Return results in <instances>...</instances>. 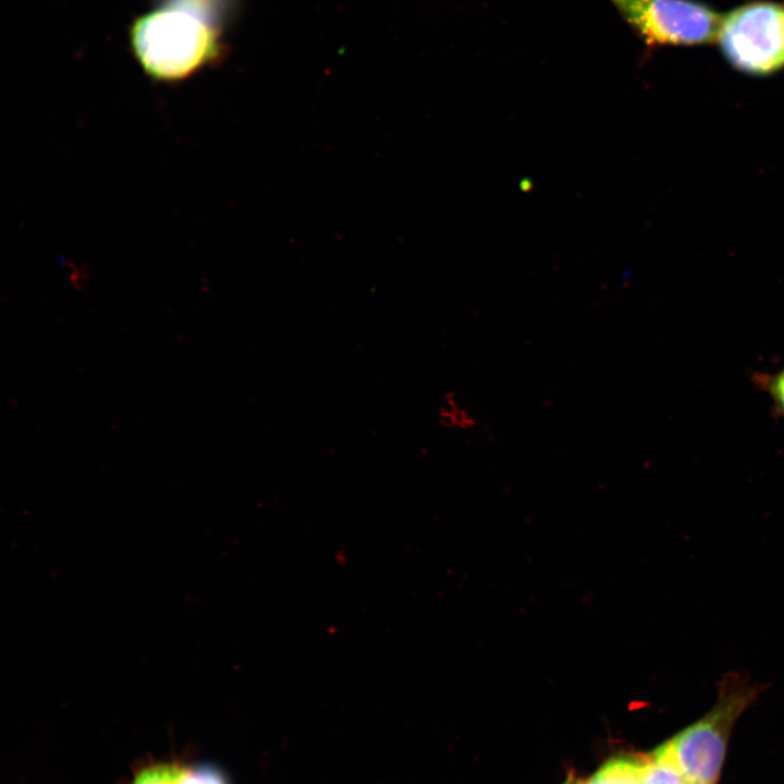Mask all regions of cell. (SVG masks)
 Wrapping results in <instances>:
<instances>
[{
	"label": "cell",
	"mask_w": 784,
	"mask_h": 784,
	"mask_svg": "<svg viewBox=\"0 0 784 784\" xmlns=\"http://www.w3.org/2000/svg\"><path fill=\"white\" fill-rule=\"evenodd\" d=\"M220 30L203 17L173 5L138 16L130 28L132 52L157 82L189 78L220 54Z\"/></svg>",
	"instance_id": "6da1fadb"
},
{
	"label": "cell",
	"mask_w": 784,
	"mask_h": 784,
	"mask_svg": "<svg viewBox=\"0 0 784 784\" xmlns=\"http://www.w3.org/2000/svg\"><path fill=\"white\" fill-rule=\"evenodd\" d=\"M718 688L711 710L662 745L689 784L716 783L732 728L760 693L739 671L724 674Z\"/></svg>",
	"instance_id": "7a4b0ae2"
},
{
	"label": "cell",
	"mask_w": 784,
	"mask_h": 784,
	"mask_svg": "<svg viewBox=\"0 0 784 784\" xmlns=\"http://www.w3.org/2000/svg\"><path fill=\"white\" fill-rule=\"evenodd\" d=\"M725 60L750 75L784 69V3L751 1L722 15L716 41Z\"/></svg>",
	"instance_id": "3957f363"
},
{
	"label": "cell",
	"mask_w": 784,
	"mask_h": 784,
	"mask_svg": "<svg viewBox=\"0 0 784 784\" xmlns=\"http://www.w3.org/2000/svg\"><path fill=\"white\" fill-rule=\"evenodd\" d=\"M650 48L716 41L722 15L696 0H609Z\"/></svg>",
	"instance_id": "277c9868"
},
{
	"label": "cell",
	"mask_w": 784,
	"mask_h": 784,
	"mask_svg": "<svg viewBox=\"0 0 784 784\" xmlns=\"http://www.w3.org/2000/svg\"><path fill=\"white\" fill-rule=\"evenodd\" d=\"M132 784H229L225 774L210 763L163 761L145 765Z\"/></svg>",
	"instance_id": "5b68a950"
},
{
	"label": "cell",
	"mask_w": 784,
	"mask_h": 784,
	"mask_svg": "<svg viewBox=\"0 0 784 784\" xmlns=\"http://www.w3.org/2000/svg\"><path fill=\"white\" fill-rule=\"evenodd\" d=\"M638 773L639 784H689L662 746L639 759Z\"/></svg>",
	"instance_id": "8992f818"
},
{
	"label": "cell",
	"mask_w": 784,
	"mask_h": 784,
	"mask_svg": "<svg viewBox=\"0 0 784 784\" xmlns=\"http://www.w3.org/2000/svg\"><path fill=\"white\" fill-rule=\"evenodd\" d=\"M158 5H173L203 17L219 30L232 17L237 0H156Z\"/></svg>",
	"instance_id": "52a82bcc"
},
{
	"label": "cell",
	"mask_w": 784,
	"mask_h": 784,
	"mask_svg": "<svg viewBox=\"0 0 784 784\" xmlns=\"http://www.w3.org/2000/svg\"><path fill=\"white\" fill-rule=\"evenodd\" d=\"M638 768V758H615L601 767L585 784H639Z\"/></svg>",
	"instance_id": "ba28073f"
},
{
	"label": "cell",
	"mask_w": 784,
	"mask_h": 784,
	"mask_svg": "<svg viewBox=\"0 0 784 784\" xmlns=\"http://www.w3.org/2000/svg\"><path fill=\"white\" fill-rule=\"evenodd\" d=\"M752 382L768 395L775 415L784 420V368L774 372H755Z\"/></svg>",
	"instance_id": "9c48e42d"
},
{
	"label": "cell",
	"mask_w": 784,
	"mask_h": 784,
	"mask_svg": "<svg viewBox=\"0 0 784 784\" xmlns=\"http://www.w3.org/2000/svg\"><path fill=\"white\" fill-rule=\"evenodd\" d=\"M564 784H585V783H583V782H580V781H578V780H576V779H572V777H571V779H569L566 783H564Z\"/></svg>",
	"instance_id": "30bf717a"
}]
</instances>
